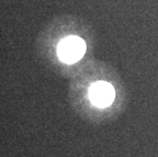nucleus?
Instances as JSON below:
<instances>
[{"label": "nucleus", "instance_id": "nucleus-1", "mask_svg": "<svg viewBox=\"0 0 158 157\" xmlns=\"http://www.w3.org/2000/svg\"><path fill=\"white\" fill-rule=\"evenodd\" d=\"M86 51V44L79 37L70 36L61 40L57 48L60 60L65 63H73L80 60Z\"/></svg>", "mask_w": 158, "mask_h": 157}, {"label": "nucleus", "instance_id": "nucleus-2", "mask_svg": "<svg viewBox=\"0 0 158 157\" xmlns=\"http://www.w3.org/2000/svg\"><path fill=\"white\" fill-rule=\"evenodd\" d=\"M89 97L94 105L98 107H106L113 101L114 89L106 82H97L91 86Z\"/></svg>", "mask_w": 158, "mask_h": 157}]
</instances>
